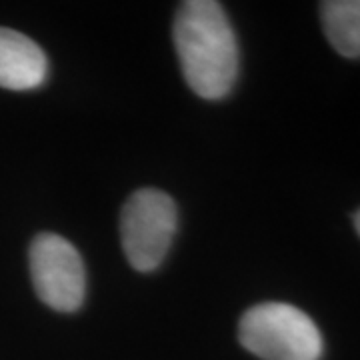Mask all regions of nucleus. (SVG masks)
<instances>
[{
    "label": "nucleus",
    "mask_w": 360,
    "mask_h": 360,
    "mask_svg": "<svg viewBox=\"0 0 360 360\" xmlns=\"http://www.w3.org/2000/svg\"><path fill=\"white\" fill-rule=\"evenodd\" d=\"M174 46L186 84L206 101L224 98L238 75V44L220 2H182L174 18Z\"/></svg>",
    "instance_id": "nucleus-1"
},
{
    "label": "nucleus",
    "mask_w": 360,
    "mask_h": 360,
    "mask_svg": "<svg viewBox=\"0 0 360 360\" xmlns=\"http://www.w3.org/2000/svg\"><path fill=\"white\" fill-rule=\"evenodd\" d=\"M354 229H356V232H359L360 236V210L354 214Z\"/></svg>",
    "instance_id": "nucleus-7"
},
{
    "label": "nucleus",
    "mask_w": 360,
    "mask_h": 360,
    "mask_svg": "<svg viewBox=\"0 0 360 360\" xmlns=\"http://www.w3.org/2000/svg\"><path fill=\"white\" fill-rule=\"evenodd\" d=\"M49 75L46 54L32 39L0 26V86L8 90L39 89Z\"/></svg>",
    "instance_id": "nucleus-5"
},
{
    "label": "nucleus",
    "mask_w": 360,
    "mask_h": 360,
    "mask_svg": "<svg viewBox=\"0 0 360 360\" xmlns=\"http://www.w3.org/2000/svg\"><path fill=\"white\" fill-rule=\"evenodd\" d=\"M322 30L338 54L360 56V0H328L321 4Z\"/></svg>",
    "instance_id": "nucleus-6"
},
{
    "label": "nucleus",
    "mask_w": 360,
    "mask_h": 360,
    "mask_svg": "<svg viewBox=\"0 0 360 360\" xmlns=\"http://www.w3.org/2000/svg\"><path fill=\"white\" fill-rule=\"evenodd\" d=\"M179 226L174 200L156 188L130 196L120 212V240L130 266L150 272L160 266Z\"/></svg>",
    "instance_id": "nucleus-3"
},
{
    "label": "nucleus",
    "mask_w": 360,
    "mask_h": 360,
    "mask_svg": "<svg viewBox=\"0 0 360 360\" xmlns=\"http://www.w3.org/2000/svg\"><path fill=\"white\" fill-rule=\"evenodd\" d=\"M30 276L39 298L58 312H75L84 302L86 272L78 250L66 238L42 232L30 245Z\"/></svg>",
    "instance_id": "nucleus-4"
},
{
    "label": "nucleus",
    "mask_w": 360,
    "mask_h": 360,
    "mask_svg": "<svg viewBox=\"0 0 360 360\" xmlns=\"http://www.w3.org/2000/svg\"><path fill=\"white\" fill-rule=\"evenodd\" d=\"M240 345L262 360H319L322 336L307 312L284 302L246 310L238 324Z\"/></svg>",
    "instance_id": "nucleus-2"
}]
</instances>
